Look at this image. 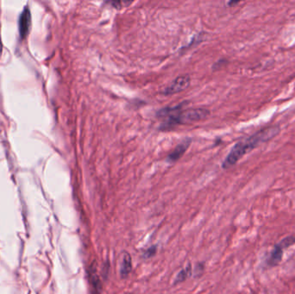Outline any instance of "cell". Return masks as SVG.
I'll use <instances>...</instances> for the list:
<instances>
[{
  "instance_id": "cell-1",
  "label": "cell",
  "mask_w": 295,
  "mask_h": 294,
  "mask_svg": "<svg viewBox=\"0 0 295 294\" xmlns=\"http://www.w3.org/2000/svg\"><path fill=\"white\" fill-rule=\"evenodd\" d=\"M280 129L277 126H271L266 129H261L256 132L255 134L246 138L244 140L237 142L231 150L230 154L225 158V162L223 163V168L228 169L235 165L243 156L253 151L255 148L259 146L260 144L266 142L274 137L279 133Z\"/></svg>"
},
{
  "instance_id": "cell-2",
  "label": "cell",
  "mask_w": 295,
  "mask_h": 294,
  "mask_svg": "<svg viewBox=\"0 0 295 294\" xmlns=\"http://www.w3.org/2000/svg\"><path fill=\"white\" fill-rule=\"evenodd\" d=\"M208 115H209V111L203 110V109L182 111V113H178L177 115H173L170 116L168 123L164 125L166 126V128L168 129L170 126L180 124V123H194V122H198L200 120L203 119Z\"/></svg>"
},
{
  "instance_id": "cell-3",
  "label": "cell",
  "mask_w": 295,
  "mask_h": 294,
  "mask_svg": "<svg viewBox=\"0 0 295 294\" xmlns=\"http://www.w3.org/2000/svg\"><path fill=\"white\" fill-rule=\"evenodd\" d=\"M295 243L294 236H286V238L281 240L280 242L274 245L273 250L271 252L270 255L268 257L267 264L269 267H274L280 263V260L282 259L284 250L289 248L290 246Z\"/></svg>"
},
{
  "instance_id": "cell-4",
  "label": "cell",
  "mask_w": 295,
  "mask_h": 294,
  "mask_svg": "<svg viewBox=\"0 0 295 294\" xmlns=\"http://www.w3.org/2000/svg\"><path fill=\"white\" fill-rule=\"evenodd\" d=\"M31 13L28 6H25L19 19V36L22 39H25L27 37L31 30Z\"/></svg>"
},
{
  "instance_id": "cell-5",
  "label": "cell",
  "mask_w": 295,
  "mask_h": 294,
  "mask_svg": "<svg viewBox=\"0 0 295 294\" xmlns=\"http://www.w3.org/2000/svg\"><path fill=\"white\" fill-rule=\"evenodd\" d=\"M189 84H190V77H178L176 80H174L167 87L165 91H164V94L165 95H172L175 93H178V92H182L183 90L186 89L189 86Z\"/></svg>"
},
{
  "instance_id": "cell-6",
  "label": "cell",
  "mask_w": 295,
  "mask_h": 294,
  "mask_svg": "<svg viewBox=\"0 0 295 294\" xmlns=\"http://www.w3.org/2000/svg\"><path fill=\"white\" fill-rule=\"evenodd\" d=\"M132 269V261L131 257L128 253H124L121 260V266H120V274L122 278H125L129 275Z\"/></svg>"
},
{
  "instance_id": "cell-7",
  "label": "cell",
  "mask_w": 295,
  "mask_h": 294,
  "mask_svg": "<svg viewBox=\"0 0 295 294\" xmlns=\"http://www.w3.org/2000/svg\"><path fill=\"white\" fill-rule=\"evenodd\" d=\"M189 144H190V140H188V139L182 141V143L179 144L178 146L176 148V150L169 155V162H176L177 160L180 159L184 155L186 151L188 150Z\"/></svg>"
},
{
  "instance_id": "cell-8",
  "label": "cell",
  "mask_w": 295,
  "mask_h": 294,
  "mask_svg": "<svg viewBox=\"0 0 295 294\" xmlns=\"http://www.w3.org/2000/svg\"><path fill=\"white\" fill-rule=\"evenodd\" d=\"M191 273V267L190 265L188 267H186L185 269L182 270L180 273H178V275L176 277V283H179V282L183 281L185 279L188 278V275Z\"/></svg>"
},
{
  "instance_id": "cell-9",
  "label": "cell",
  "mask_w": 295,
  "mask_h": 294,
  "mask_svg": "<svg viewBox=\"0 0 295 294\" xmlns=\"http://www.w3.org/2000/svg\"><path fill=\"white\" fill-rule=\"evenodd\" d=\"M155 253H156V248H155V247H152V248H150V249H147L146 253H145V254H146L145 255L147 256V257H150L151 255H153Z\"/></svg>"
},
{
  "instance_id": "cell-10",
  "label": "cell",
  "mask_w": 295,
  "mask_h": 294,
  "mask_svg": "<svg viewBox=\"0 0 295 294\" xmlns=\"http://www.w3.org/2000/svg\"><path fill=\"white\" fill-rule=\"evenodd\" d=\"M2 49V43H1V37H0V50Z\"/></svg>"
}]
</instances>
